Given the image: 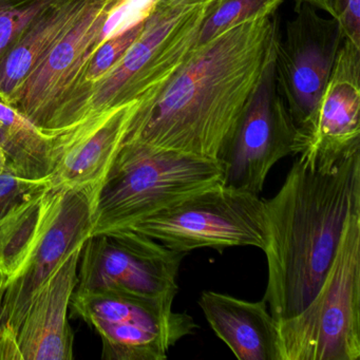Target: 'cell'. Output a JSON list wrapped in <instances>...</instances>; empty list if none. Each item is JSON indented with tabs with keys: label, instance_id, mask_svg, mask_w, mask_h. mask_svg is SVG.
<instances>
[{
	"label": "cell",
	"instance_id": "obj_1",
	"mask_svg": "<svg viewBox=\"0 0 360 360\" xmlns=\"http://www.w3.org/2000/svg\"><path fill=\"white\" fill-rule=\"evenodd\" d=\"M279 32L274 13L195 45L159 96L138 105L123 144L219 161L273 65Z\"/></svg>",
	"mask_w": 360,
	"mask_h": 360
},
{
	"label": "cell",
	"instance_id": "obj_2",
	"mask_svg": "<svg viewBox=\"0 0 360 360\" xmlns=\"http://www.w3.org/2000/svg\"><path fill=\"white\" fill-rule=\"evenodd\" d=\"M275 197L264 200L267 285L277 322L313 300L351 214L360 212V143L335 159L298 155Z\"/></svg>",
	"mask_w": 360,
	"mask_h": 360
},
{
	"label": "cell",
	"instance_id": "obj_3",
	"mask_svg": "<svg viewBox=\"0 0 360 360\" xmlns=\"http://www.w3.org/2000/svg\"><path fill=\"white\" fill-rule=\"evenodd\" d=\"M220 162L155 148L122 144L96 197L92 236L128 229L216 183Z\"/></svg>",
	"mask_w": 360,
	"mask_h": 360
},
{
	"label": "cell",
	"instance_id": "obj_4",
	"mask_svg": "<svg viewBox=\"0 0 360 360\" xmlns=\"http://www.w3.org/2000/svg\"><path fill=\"white\" fill-rule=\"evenodd\" d=\"M278 330L281 360L359 359L360 212L349 216L313 300Z\"/></svg>",
	"mask_w": 360,
	"mask_h": 360
},
{
	"label": "cell",
	"instance_id": "obj_5",
	"mask_svg": "<svg viewBox=\"0 0 360 360\" xmlns=\"http://www.w3.org/2000/svg\"><path fill=\"white\" fill-rule=\"evenodd\" d=\"M217 3L158 7L134 45L94 87L77 122L134 101L142 105L155 100L197 45L202 24Z\"/></svg>",
	"mask_w": 360,
	"mask_h": 360
},
{
	"label": "cell",
	"instance_id": "obj_6",
	"mask_svg": "<svg viewBox=\"0 0 360 360\" xmlns=\"http://www.w3.org/2000/svg\"><path fill=\"white\" fill-rule=\"evenodd\" d=\"M295 1L294 16L280 30L273 62L274 89L296 130V155L315 136L322 94L345 37L338 20Z\"/></svg>",
	"mask_w": 360,
	"mask_h": 360
},
{
	"label": "cell",
	"instance_id": "obj_7",
	"mask_svg": "<svg viewBox=\"0 0 360 360\" xmlns=\"http://www.w3.org/2000/svg\"><path fill=\"white\" fill-rule=\"evenodd\" d=\"M176 252L233 246L264 250V200L257 193L216 183L132 225Z\"/></svg>",
	"mask_w": 360,
	"mask_h": 360
},
{
	"label": "cell",
	"instance_id": "obj_8",
	"mask_svg": "<svg viewBox=\"0 0 360 360\" xmlns=\"http://www.w3.org/2000/svg\"><path fill=\"white\" fill-rule=\"evenodd\" d=\"M187 254L121 229L86 240L75 292H117L174 303L181 263Z\"/></svg>",
	"mask_w": 360,
	"mask_h": 360
},
{
	"label": "cell",
	"instance_id": "obj_9",
	"mask_svg": "<svg viewBox=\"0 0 360 360\" xmlns=\"http://www.w3.org/2000/svg\"><path fill=\"white\" fill-rule=\"evenodd\" d=\"M172 302L117 292H73L71 307L100 335L103 359L165 360L181 339L198 328Z\"/></svg>",
	"mask_w": 360,
	"mask_h": 360
},
{
	"label": "cell",
	"instance_id": "obj_10",
	"mask_svg": "<svg viewBox=\"0 0 360 360\" xmlns=\"http://www.w3.org/2000/svg\"><path fill=\"white\" fill-rule=\"evenodd\" d=\"M53 188L56 195L43 231L24 265L8 280L0 313V338L18 340L20 324L37 290L92 236L101 186Z\"/></svg>",
	"mask_w": 360,
	"mask_h": 360
},
{
	"label": "cell",
	"instance_id": "obj_11",
	"mask_svg": "<svg viewBox=\"0 0 360 360\" xmlns=\"http://www.w3.org/2000/svg\"><path fill=\"white\" fill-rule=\"evenodd\" d=\"M296 130L274 89L273 65L220 157L222 182L260 195L276 163L296 155Z\"/></svg>",
	"mask_w": 360,
	"mask_h": 360
},
{
	"label": "cell",
	"instance_id": "obj_12",
	"mask_svg": "<svg viewBox=\"0 0 360 360\" xmlns=\"http://www.w3.org/2000/svg\"><path fill=\"white\" fill-rule=\"evenodd\" d=\"M115 0H87L70 28L56 41L11 101L41 130L89 56Z\"/></svg>",
	"mask_w": 360,
	"mask_h": 360
},
{
	"label": "cell",
	"instance_id": "obj_13",
	"mask_svg": "<svg viewBox=\"0 0 360 360\" xmlns=\"http://www.w3.org/2000/svg\"><path fill=\"white\" fill-rule=\"evenodd\" d=\"M138 105L134 101L113 107L48 134L53 155L51 187L101 186Z\"/></svg>",
	"mask_w": 360,
	"mask_h": 360
},
{
	"label": "cell",
	"instance_id": "obj_14",
	"mask_svg": "<svg viewBox=\"0 0 360 360\" xmlns=\"http://www.w3.org/2000/svg\"><path fill=\"white\" fill-rule=\"evenodd\" d=\"M84 244L64 261L31 300L18 333L22 360L72 359L75 336L68 311L77 288Z\"/></svg>",
	"mask_w": 360,
	"mask_h": 360
},
{
	"label": "cell",
	"instance_id": "obj_15",
	"mask_svg": "<svg viewBox=\"0 0 360 360\" xmlns=\"http://www.w3.org/2000/svg\"><path fill=\"white\" fill-rule=\"evenodd\" d=\"M360 47L343 39L318 110L315 136L304 155L335 159L360 143Z\"/></svg>",
	"mask_w": 360,
	"mask_h": 360
},
{
	"label": "cell",
	"instance_id": "obj_16",
	"mask_svg": "<svg viewBox=\"0 0 360 360\" xmlns=\"http://www.w3.org/2000/svg\"><path fill=\"white\" fill-rule=\"evenodd\" d=\"M200 307L217 336L240 360H281L278 322L266 301L242 300L204 290Z\"/></svg>",
	"mask_w": 360,
	"mask_h": 360
},
{
	"label": "cell",
	"instance_id": "obj_17",
	"mask_svg": "<svg viewBox=\"0 0 360 360\" xmlns=\"http://www.w3.org/2000/svg\"><path fill=\"white\" fill-rule=\"evenodd\" d=\"M87 0H56L22 33L0 60V94L13 100L27 77L56 45L85 7Z\"/></svg>",
	"mask_w": 360,
	"mask_h": 360
},
{
	"label": "cell",
	"instance_id": "obj_18",
	"mask_svg": "<svg viewBox=\"0 0 360 360\" xmlns=\"http://www.w3.org/2000/svg\"><path fill=\"white\" fill-rule=\"evenodd\" d=\"M0 147L10 170L20 178L50 180L52 141L0 94Z\"/></svg>",
	"mask_w": 360,
	"mask_h": 360
},
{
	"label": "cell",
	"instance_id": "obj_19",
	"mask_svg": "<svg viewBox=\"0 0 360 360\" xmlns=\"http://www.w3.org/2000/svg\"><path fill=\"white\" fill-rule=\"evenodd\" d=\"M54 195L53 187L39 189L0 217V271L8 280L24 265L39 240Z\"/></svg>",
	"mask_w": 360,
	"mask_h": 360
},
{
	"label": "cell",
	"instance_id": "obj_20",
	"mask_svg": "<svg viewBox=\"0 0 360 360\" xmlns=\"http://www.w3.org/2000/svg\"><path fill=\"white\" fill-rule=\"evenodd\" d=\"M285 0H220L202 24L197 45H202L231 27L252 18L277 13Z\"/></svg>",
	"mask_w": 360,
	"mask_h": 360
},
{
	"label": "cell",
	"instance_id": "obj_21",
	"mask_svg": "<svg viewBox=\"0 0 360 360\" xmlns=\"http://www.w3.org/2000/svg\"><path fill=\"white\" fill-rule=\"evenodd\" d=\"M56 0H0V60L29 25Z\"/></svg>",
	"mask_w": 360,
	"mask_h": 360
},
{
	"label": "cell",
	"instance_id": "obj_22",
	"mask_svg": "<svg viewBox=\"0 0 360 360\" xmlns=\"http://www.w3.org/2000/svg\"><path fill=\"white\" fill-rule=\"evenodd\" d=\"M51 186L50 180L33 181L20 178L8 168L0 174V217L39 189Z\"/></svg>",
	"mask_w": 360,
	"mask_h": 360
},
{
	"label": "cell",
	"instance_id": "obj_23",
	"mask_svg": "<svg viewBox=\"0 0 360 360\" xmlns=\"http://www.w3.org/2000/svg\"><path fill=\"white\" fill-rule=\"evenodd\" d=\"M336 12L345 39L360 47V0H337Z\"/></svg>",
	"mask_w": 360,
	"mask_h": 360
},
{
	"label": "cell",
	"instance_id": "obj_24",
	"mask_svg": "<svg viewBox=\"0 0 360 360\" xmlns=\"http://www.w3.org/2000/svg\"><path fill=\"white\" fill-rule=\"evenodd\" d=\"M300 3L309 4L320 11L326 12L330 18H337L336 3L337 0H295Z\"/></svg>",
	"mask_w": 360,
	"mask_h": 360
},
{
	"label": "cell",
	"instance_id": "obj_25",
	"mask_svg": "<svg viewBox=\"0 0 360 360\" xmlns=\"http://www.w3.org/2000/svg\"><path fill=\"white\" fill-rule=\"evenodd\" d=\"M220 0H159L160 8H181L186 6L205 5L216 3Z\"/></svg>",
	"mask_w": 360,
	"mask_h": 360
},
{
	"label": "cell",
	"instance_id": "obj_26",
	"mask_svg": "<svg viewBox=\"0 0 360 360\" xmlns=\"http://www.w3.org/2000/svg\"><path fill=\"white\" fill-rule=\"evenodd\" d=\"M8 277L0 271V313H1V305H3L4 294L7 288Z\"/></svg>",
	"mask_w": 360,
	"mask_h": 360
},
{
	"label": "cell",
	"instance_id": "obj_27",
	"mask_svg": "<svg viewBox=\"0 0 360 360\" xmlns=\"http://www.w3.org/2000/svg\"><path fill=\"white\" fill-rule=\"evenodd\" d=\"M8 169L7 159H6L5 153L3 149L0 147V174Z\"/></svg>",
	"mask_w": 360,
	"mask_h": 360
}]
</instances>
